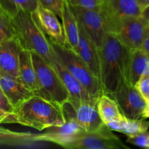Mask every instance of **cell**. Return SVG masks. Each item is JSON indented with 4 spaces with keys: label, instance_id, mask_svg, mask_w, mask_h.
I'll return each mask as SVG.
<instances>
[{
    "label": "cell",
    "instance_id": "cell-1",
    "mask_svg": "<svg viewBox=\"0 0 149 149\" xmlns=\"http://www.w3.org/2000/svg\"><path fill=\"white\" fill-rule=\"evenodd\" d=\"M132 51L116 36L107 32L99 49L100 87L103 94L112 96L125 81H130L129 65Z\"/></svg>",
    "mask_w": 149,
    "mask_h": 149
},
{
    "label": "cell",
    "instance_id": "cell-2",
    "mask_svg": "<svg viewBox=\"0 0 149 149\" xmlns=\"http://www.w3.org/2000/svg\"><path fill=\"white\" fill-rule=\"evenodd\" d=\"M12 117L13 123L39 131L61 126L65 122L62 107L38 95H33L14 108Z\"/></svg>",
    "mask_w": 149,
    "mask_h": 149
},
{
    "label": "cell",
    "instance_id": "cell-3",
    "mask_svg": "<svg viewBox=\"0 0 149 149\" xmlns=\"http://www.w3.org/2000/svg\"><path fill=\"white\" fill-rule=\"evenodd\" d=\"M10 17L14 29L15 36L20 47L36 52L50 63L52 48L49 41L33 20L31 14L25 11H19Z\"/></svg>",
    "mask_w": 149,
    "mask_h": 149
},
{
    "label": "cell",
    "instance_id": "cell-4",
    "mask_svg": "<svg viewBox=\"0 0 149 149\" xmlns=\"http://www.w3.org/2000/svg\"><path fill=\"white\" fill-rule=\"evenodd\" d=\"M31 52L42 97L63 107L69 100V93L52 64L47 62L36 52Z\"/></svg>",
    "mask_w": 149,
    "mask_h": 149
},
{
    "label": "cell",
    "instance_id": "cell-5",
    "mask_svg": "<svg viewBox=\"0 0 149 149\" xmlns=\"http://www.w3.org/2000/svg\"><path fill=\"white\" fill-rule=\"evenodd\" d=\"M49 43L64 66L74 78L84 87L90 95L95 98L98 97L102 94L100 81L93 74L79 55L67 45H58L50 41Z\"/></svg>",
    "mask_w": 149,
    "mask_h": 149
},
{
    "label": "cell",
    "instance_id": "cell-6",
    "mask_svg": "<svg viewBox=\"0 0 149 149\" xmlns=\"http://www.w3.org/2000/svg\"><path fill=\"white\" fill-rule=\"evenodd\" d=\"M61 147L70 149H120L127 148L106 125L95 132L85 130L73 135Z\"/></svg>",
    "mask_w": 149,
    "mask_h": 149
},
{
    "label": "cell",
    "instance_id": "cell-7",
    "mask_svg": "<svg viewBox=\"0 0 149 149\" xmlns=\"http://www.w3.org/2000/svg\"><path fill=\"white\" fill-rule=\"evenodd\" d=\"M97 99L88 100H69L63 106L65 117H73L86 132H95L103 128L105 124L97 111Z\"/></svg>",
    "mask_w": 149,
    "mask_h": 149
},
{
    "label": "cell",
    "instance_id": "cell-8",
    "mask_svg": "<svg viewBox=\"0 0 149 149\" xmlns=\"http://www.w3.org/2000/svg\"><path fill=\"white\" fill-rule=\"evenodd\" d=\"M149 24L140 16H125L116 20L110 33L130 51L141 48Z\"/></svg>",
    "mask_w": 149,
    "mask_h": 149
},
{
    "label": "cell",
    "instance_id": "cell-9",
    "mask_svg": "<svg viewBox=\"0 0 149 149\" xmlns=\"http://www.w3.org/2000/svg\"><path fill=\"white\" fill-rule=\"evenodd\" d=\"M70 6L84 31L100 49L107 33L106 19L101 10Z\"/></svg>",
    "mask_w": 149,
    "mask_h": 149
},
{
    "label": "cell",
    "instance_id": "cell-10",
    "mask_svg": "<svg viewBox=\"0 0 149 149\" xmlns=\"http://www.w3.org/2000/svg\"><path fill=\"white\" fill-rule=\"evenodd\" d=\"M111 97L116 100L124 116L130 119H143V112L146 106V101L132 83L125 81Z\"/></svg>",
    "mask_w": 149,
    "mask_h": 149
},
{
    "label": "cell",
    "instance_id": "cell-11",
    "mask_svg": "<svg viewBox=\"0 0 149 149\" xmlns=\"http://www.w3.org/2000/svg\"><path fill=\"white\" fill-rule=\"evenodd\" d=\"M31 14L35 23L48 40L58 45H65L63 24L53 12L38 3L36 9Z\"/></svg>",
    "mask_w": 149,
    "mask_h": 149
},
{
    "label": "cell",
    "instance_id": "cell-12",
    "mask_svg": "<svg viewBox=\"0 0 149 149\" xmlns=\"http://www.w3.org/2000/svg\"><path fill=\"white\" fill-rule=\"evenodd\" d=\"M100 10L106 22L107 32H111L119 18L125 16H140L141 10L135 0H101Z\"/></svg>",
    "mask_w": 149,
    "mask_h": 149
},
{
    "label": "cell",
    "instance_id": "cell-13",
    "mask_svg": "<svg viewBox=\"0 0 149 149\" xmlns=\"http://www.w3.org/2000/svg\"><path fill=\"white\" fill-rule=\"evenodd\" d=\"M65 122L61 126H55L45 129V132L36 134L35 141L38 143H52L61 146L70 138L84 130L73 117H65Z\"/></svg>",
    "mask_w": 149,
    "mask_h": 149
},
{
    "label": "cell",
    "instance_id": "cell-14",
    "mask_svg": "<svg viewBox=\"0 0 149 149\" xmlns=\"http://www.w3.org/2000/svg\"><path fill=\"white\" fill-rule=\"evenodd\" d=\"M50 63L54 67L57 74L61 78V81L63 83L64 86L69 93V99L75 100H88L95 98L93 96L90 95V93L64 66L53 49H52V55H51Z\"/></svg>",
    "mask_w": 149,
    "mask_h": 149
},
{
    "label": "cell",
    "instance_id": "cell-15",
    "mask_svg": "<svg viewBox=\"0 0 149 149\" xmlns=\"http://www.w3.org/2000/svg\"><path fill=\"white\" fill-rule=\"evenodd\" d=\"M78 24L79 42L76 52L87 64L93 74L99 79V76H100L99 49L86 33L79 22Z\"/></svg>",
    "mask_w": 149,
    "mask_h": 149
},
{
    "label": "cell",
    "instance_id": "cell-16",
    "mask_svg": "<svg viewBox=\"0 0 149 149\" xmlns=\"http://www.w3.org/2000/svg\"><path fill=\"white\" fill-rule=\"evenodd\" d=\"M0 88L14 108L34 95L17 77L0 70Z\"/></svg>",
    "mask_w": 149,
    "mask_h": 149
},
{
    "label": "cell",
    "instance_id": "cell-17",
    "mask_svg": "<svg viewBox=\"0 0 149 149\" xmlns=\"http://www.w3.org/2000/svg\"><path fill=\"white\" fill-rule=\"evenodd\" d=\"M18 79L34 94L41 96V89L38 82L36 70L32 60L31 52L20 47L19 52Z\"/></svg>",
    "mask_w": 149,
    "mask_h": 149
},
{
    "label": "cell",
    "instance_id": "cell-18",
    "mask_svg": "<svg viewBox=\"0 0 149 149\" xmlns=\"http://www.w3.org/2000/svg\"><path fill=\"white\" fill-rule=\"evenodd\" d=\"M20 49V45L15 36L0 43V70L17 78Z\"/></svg>",
    "mask_w": 149,
    "mask_h": 149
},
{
    "label": "cell",
    "instance_id": "cell-19",
    "mask_svg": "<svg viewBox=\"0 0 149 149\" xmlns=\"http://www.w3.org/2000/svg\"><path fill=\"white\" fill-rule=\"evenodd\" d=\"M61 22L65 33V45L76 52L79 42V24L68 0L63 1Z\"/></svg>",
    "mask_w": 149,
    "mask_h": 149
},
{
    "label": "cell",
    "instance_id": "cell-20",
    "mask_svg": "<svg viewBox=\"0 0 149 149\" xmlns=\"http://www.w3.org/2000/svg\"><path fill=\"white\" fill-rule=\"evenodd\" d=\"M149 74V55L141 48L132 51L129 65L130 81L133 85L140 77Z\"/></svg>",
    "mask_w": 149,
    "mask_h": 149
},
{
    "label": "cell",
    "instance_id": "cell-21",
    "mask_svg": "<svg viewBox=\"0 0 149 149\" xmlns=\"http://www.w3.org/2000/svg\"><path fill=\"white\" fill-rule=\"evenodd\" d=\"M97 108L100 119L105 125L111 121L120 119L123 116L116 100L108 95L102 93L97 97Z\"/></svg>",
    "mask_w": 149,
    "mask_h": 149
},
{
    "label": "cell",
    "instance_id": "cell-22",
    "mask_svg": "<svg viewBox=\"0 0 149 149\" xmlns=\"http://www.w3.org/2000/svg\"><path fill=\"white\" fill-rule=\"evenodd\" d=\"M36 134L30 132H18L9 130L0 127V146H23L38 143L35 141Z\"/></svg>",
    "mask_w": 149,
    "mask_h": 149
},
{
    "label": "cell",
    "instance_id": "cell-23",
    "mask_svg": "<svg viewBox=\"0 0 149 149\" xmlns=\"http://www.w3.org/2000/svg\"><path fill=\"white\" fill-rule=\"evenodd\" d=\"M149 121L145 119H130L122 116L119 119V129L117 132L127 136H133L148 131Z\"/></svg>",
    "mask_w": 149,
    "mask_h": 149
},
{
    "label": "cell",
    "instance_id": "cell-24",
    "mask_svg": "<svg viewBox=\"0 0 149 149\" xmlns=\"http://www.w3.org/2000/svg\"><path fill=\"white\" fill-rule=\"evenodd\" d=\"M0 6L10 17L19 11L31 13L37 7L38 1L37 0H0Z\"/></svg>",
    "mask_w": 149,
    "mask_h": 149
},
{
    "label": "cell",
    "instance_id": "cell-25",
    "mask_svg": "<svg viewBox=\"0 0 149 149\" xmlns=\"http://www.w3.org/2000/svg\"><path fill=\"white\" fill-rule=\"evenodd\" d=\"M13 37H15V32L10 16L0 15V43Z\"/></svg>",
    "mask_w": 149,
    "mask_h": 149
},
{
    "label": "cell",
    "instance_id": "cell-26",
    "mask_svg": "<svg viewBox=\"0 0 149 149\" xmlns=\"http://www.w3.org/2000/svg\"><path fill=\"white\" fill-rule=\"evenodd\" d=\"M64 0H37L38 3L42 7L53 12L61 20L62 19V9Z\"/></svg>",
    "mask_w": 149,
    "mask_h": 149
},
{
    "label": "cell",
    "instance_id": "cell-27",
    "mask_svg": "<svg viewBox=\"0 0 149 149\" xmlns=\"http://www.w3.org/2000/svg\"><path fill=\"white\" fill-rule=\"evenodd\" d=\"M135 87L146 103L149 102V74L141 76Z\"/></svg>",
    "mask_w": 149,
    "mask_h": 149
},
{
    "label": "cell",
    "instance_id": "cell-28",
    "mask_svg": "<svg viewBox=\"0 0 149 149\" xmlns=\"http://www.w3.org/2000/svg\"><path fill=\"white\" fill-rule=\"evenodd\" d=\"M71 6L83 7L89 10H100L101 8V0H68Z\"/></svg>",
    "mask_w": 149,
    "mask_h": 149
},
{
    "label": "cell",
    "instance_id": "cell-29",
    "mask_svg": "<svg viewBox=\"0 0 149 149\" xmlns=\"http://www.w3.org/2000/svg\"><path fill=\"white\" fill-rule=\"evenodd\" d=\"M149 138V132L148 131L143 133L138 134V135H133V136L128 137L127 142L129 143L133 144L139 147L143 148H147L148 146V141Z\"/></svg>",
    "mask_w": 149,
    "mask_h": 149
},
{
    "label": "cell",
    "instance_id": "cell-30",
    "mask_svg": "<svg viewBox=\"0 0 149 149\" xmlns=\"http://www.w3.org/2000/svg\"><path fill=\"white\" fill-rule=\"evenodd\" d=\"M13 110H14V107L12 106L7 96L4 95L1 89L0 88V111L9 113V114H12Z\"/></svg>",
    "mask_w": 149,
    "mask_h": 149
},
{
    "label": "cell",
    "instance_id": "cell-31",
    "mask_svg": "<svg viewBox=\"0 0 149 149\" xmlns=\"http://www.w3.org/2000/svg\"><path fill=\"white\" fill-rule=\"evenodd\" d=\"M13 123L12 114L3 112L0 111V125L1 124H10Z\"/></svg>",
    "mask_w": 149,
    "mask_h": 149
},
{
    "label": "cell",
    "instance_id": "cell-32",
    "mask_svg": "<svg viewBox=\"0 0 149 149\" xmlns=\"http://www.w3.org/2000/svg\"><path fill=\"white\" fill-rule=\"evenodd\" d=\"M141 49L144 51L146 54L149 55V27L148 31H147V33L146 35V37L144 39L143 42L142 47Z\"/></svg>",
    "mask_w": 149,
    "mask_h": 149
},
{
    "label": "cell",
    "instance_id": "cell-33",
    "mask_svg": "<svg viewBox=\"0 0 149 149\" xmlns=\"http://www.w3.org/2000/svg\"><path fill=\"white\" fill-rule=\"evenodd\" d=\"M141 16L149 24V6L141 10Z\"/></svg>",
    "mask_w": 149,
    "mask_h": 149
},
{
    "label": "cell",
    "instance_id": "cell-34",
    "mask_svg": "<svg viewBox=\"0 0 149 149\" xmlns=\"http://www.w3.org/2000/svg\"><path fill=\"white\" fill-rule=\"evenodd\" d=\"M135 1L141 10H143L144 8L149 6V0H135Z\"/></svg>",
    "mask_w": 149,
    "mask_h": 149
},
{
    "label": "cell",
    "instance_id": "cell-35",
    "mask_svg": "<svg viewBox=\"0 0 149 149\" xmlns=\"http://www.w3.org/2000/svg\"><path fill=\"white\" fill-rule=\"evenodd\" d=\"M143 119H148L149 118V102L146 103V106L145 109H144L142 115Z\"/></svg>",
    "mask_w": 149,
    "mask_h": 149
},
{
    "label": "cell",
    "instance_id": "cell-36",
    "mask_svg": "<svg viewBox=\"0 0 149 149\" xmlns=\"http://www.w3.org/2000/svg\"><path fill=\"white\" fill-rule=\"evenodd\" d=\"M2 14H6V13H4V11L3 10V9L1 8V7L0 6V15H2Z\"/></svg>",
    "mask_w": 149,
    "mask_h": 149
},
{
    "label": "cell",
    "instance_id": "cell-37",
    "mask_svg": "<svg viewBox=\"0 0 149 149\" xmlns=\"http://www.w3.org/2000/svg\"><path fill=\"white\" fill-rule=\"evenodd\" d=\"M147 148H149V138H148V146H147Z\"/></svg>",
    "mask_w": 149,
    "mask_h": 149
}]
</instances>
